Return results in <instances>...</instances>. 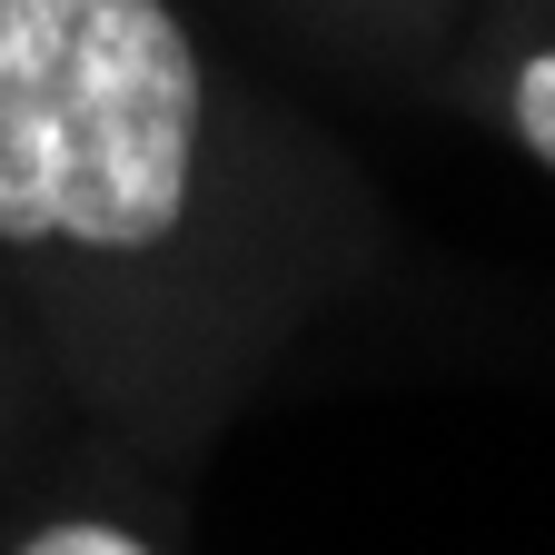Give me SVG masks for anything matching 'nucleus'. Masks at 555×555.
I'll list each match as a JSON object with an SVG mask.
<instances>
[{"label":"nucleus","instance_id":"nucleus-2","mask_svg":"<svg viewBox=\"0 0 555 555\" xmlns=\"http://www.w3.org/2000/svg\"><path fill=\"white\" fill-rule=\"evenodd\" d=\"M516 139L555 169V50H535V60L516 69Z\"/></svg>","mask_w":555,"mask_h":555},{"label":"nucleus","instance_id":"nucleus-3","mask_svg":"<svg viewBox=\"0 0 555 555\" xmlns=\"http://www.w3.org/2000/svg\"><path fill=\"white\" fill-rule=\"evenodd\" d=\"M21 555H150V545L119 535V526H50V535H30Z\"/></svg>","mask_w":555,"mask_h":555},{"label":"nucleus","instance_id":"nucleus-1","mask_svg":"<svg viewBox=\"0 0 555 555\" xmlns=\"http://www.w3.org/2000/svg\"><path fill=\"white\" fill-rule=\"evenodd\" d=\"M198 169V50L169 0H0V238L159 248Z\"/></svg>","mask_w":555,"mask_h":555}]
</instances>
